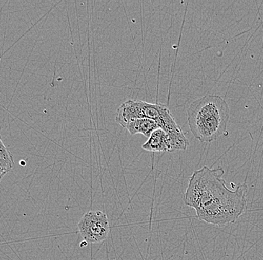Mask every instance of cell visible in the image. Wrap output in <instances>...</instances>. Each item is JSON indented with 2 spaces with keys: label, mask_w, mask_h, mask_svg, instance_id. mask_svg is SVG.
I'll use <instances>...</instances> for the list:
<instances>
[{
  "label": "cell",
  "mask_w": 263,
  "mask_h": 260,
  "mask_svg": "<svg viewBox=\"0 0 263 260\" xmlns=\"http://www.w3.org/2000/svg\"><path fill=\"white\" fill-rule=\"evenodd\" d=\"M187 118L194 137L201 143H212L227 135L230 108L220 96L207 95L191 104Z\"/></svg>",
  "instance_id": "obj_2"
},
{
  "label": "cell",
  "mask_w": 263,
  "mask_h": 260,
  "mask_svg": "<svg viewBox=\"0 0 263 260\" xmlns=\"http://www.w3.org/2000/svg\"><path fill=\"white\" fill-rule=\"evenodd\" d=\"M149 119L156 121L171 138L179 137L183 131L176 124L170 109L163 104H151L140 100H128L123 103L116 113L115 121L124 127L131 121Z\"/></svg>",
  "instance_id": "obj_3"
},
{
  "label": "cell",
  "mask_w": 263,
  "mask_h": 260,
  "mask_svg": "<svg viewBox=\"0 0 263 260\" xmlns=\"http://www.w3.org/2000/svg\"><path fill=\"white\" fill-rule=\"evenodd\" d=\"M222 168L204 166L194 171L185 193L184 203L193 208L197 217L210 225L224 226L236 221L247 209L248 185L229 189Z\"/></svg>",
  "instance_id": "obj_1"
},
{
  "label": "cell",
  "mask_w": 263,
  "mask_h": 260,
  "mask_svg": "<svg viewBox=\"0 0 263 260\" xmlns=\"http://www.w3.org/2000/svg\"><path fill=\"white\" fill-rule=\"evenodd\" d=\"M14 165L12 154L3 143L0 136V181L12 170Z\"/></svg>",
  "instance_id": "obj_7"
},
{
  "label": "cell",
  "mask_w": 263,
  "mask_h": 260,
  "mask_svg": "<svg viewBox=\"0 0 263 260\" xmlns=\"http://www.w3.org/2000/svg\"><path fill=\"white\" fill-rule=\"evenodd\" d=\"M124 127L131 135L140 134L147 138H149L153 132L159 128V125L153 119H140L131 121L124 126Z\"/></svg>",
  "instance_id": "obj_6"
},
{
  "label": "cell",
  "mask_w": 263,
  "mask_h": 260,
  "mask_svg": "<svg viewBox=\"0 0 263 260\" xmlns=\"http://www.w3.org/2000/svg\"><path fill=\"white\" fill-rule=\"evenodd\" d=\"M78 231L88 244L102 243L110 232L107 215L98 210L86 212L78 223Z\"/></svg>",
  "instance_id": "obj_4"
},
{
  "label": "cell",
  "mask_w": 263,
  "mask_h": 260,
  "mask_svg": "<svg viewBox=\"0 0 263 260\" xmlns=\"http://www.w3.org/2000/svg\"><path fill=\"white\" fill-rule=\"evenodd\" d=\"M142 148L146 151L153 152V153L155 152L172 153L169 136L161 128H158L152 133L148 141L142 145Z\"/></svg>",
  "instance_id": "obj_5"
}]
</instances>
